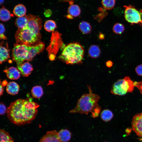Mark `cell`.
<instances>
[{
  "instance_id": "83f0119b",
  "label": "cell",
  "mask_w": 142,
  "mask_h": 142,
  "mask_svg": "<svg viewBox=\"0 0 142 142\" xmlns=\"http://www.w3.org/2000/svg\"><path fill=\"white\" fill-rule=\"evenodd\" d=\"M124 30L125 27L124 25L119 23H115L113 28V32L116 34H121L124 32Z\"/></svg>"
},
{
  "instance_id": "b9f144b4",
  "label": "cell",
  "mask_w": 142,
  "mask_h": 142,
  "mask_svg": "<svg viewBox=\"0 0 142 142\" xmlns=\"http://www.w3.org/2000/svg\"><path fill=\"white\" fill-rule=\"evenodd\" d=\"M0 4L1 5L3 3L4 0H0Z\"/></svg>"
},
{
  "instance_id": "30bf717a",
  "label": "cell",
  "mask_w": 142,
  "mask_h": 142,
  "mask_svg": "<svg viewBox=\"0 0 142 142\" xmlns=\"http://www.w3.org/2000/svg\"><path fill=\"white\" fill-rule=\"evenodd\" d=\"M131 124L133 130L142 139V113L137 114L133 116Z\"/></svg>"
},
{
  "instance_id": "f35d334b",
  "label": "cell",
  "mask_w": 142,
  "mask_h": 142,
  "mask_svg": "<svg viewBox=\"0 0 142 142\" xmlns=\"http://www.w3.org/2000/svg\"><path fill=\"white\" fill-rule=\"evenodd\" d=\"M2 84L3 86H5L8 84L7 81L6 80H4L3 81Z\"/></svg>"
},
{
  "instance_id": "5b68a950",
  "label": "cell",
  "mask_w": 142,
  "mask_h": 142,
  "mask_svg": "<svg viewBox=\"0 0 142 142\" xmlns=\"http://www.w3.org/2000/svg\"><path fill=\"white\" fill-rule=\"evenodd\" d=\"M135 87L134 82L128 77L120 79L113 85L111 90L114 94L120 96L125 95L127 93L132 92Z\"/></svg>"
},
{
  "instance_id": "7bdbcfd3",
  "label": "cell",
  "mask_w": 142,
  "mask_h": 142,
  "mask_svg": "<svg viewBox=\"0 0 142 142\" xmlns=\"http://www.w3.org/2000/svg\"><path fill=\"white\" fill-rule=\"evenodd\" d=\"M106 142V141H105V142Z\"/></svg>"
},
{
  "instance_id": "603a6c76",
  "label": "cell",
  "mask_w": 142,
  "mask_h": 142,
  "mask_svg": "<svg viewBox=\"0 0 142 142\" xmlns=\"http://www.w3.org/2000/svg\"><path fill=\"white\" fill-rule=\"evenodd\" d=\"M11 16L10 12L3 6L0 10V20L3 22L7 21L10 19Z\"/></svg>"
},
{
  "instance_id": "f546056e",
  "label": "cell",
  "mask_w": 142,
  "mask_h": 142,
  "mask_svg": "<svg viewBox=\"0 0 142 142\" xmlns=\"http://www.w3.org/2000/svg\"><path fill=\"white\" fill-rule=\"evenodd\" d=\"M0 39H3L4 40L7 39V38L4 34L5 31V28L3 24L1 23H0Z\"/></svg>"
},
{
  "instance_id": "cb8c5ba5",
  "label": "cell",
  "mask_w": 142,
  "mask_h": 142,
  "mask_svg": "<svg viewBox=\"0 0 142 142\" xmlns=\"http://www.w3.org/2000/svg\"><path fill=\"white\" fill-rule=\"evenodd\" d=\"M113 117L112 112L108 109L103 110L100 114V117L104 121L108 122L110 121Z\"/></svg>"
},
{
  "instance_id": "8fae6325",
  "label": "cell",
  "mask_w": 142,
  "mask_h": 142,
  "mask_svg": "<svg viewBox=\"0 0 142 142\" xmlns=\"http://www.w3.org/2000/svg\"><path fill=\"white\" fill-rule=\"evenodd\" d=\"M45 46L44 43L42 42H40L33 45H28L29 54L26 60L32 61L34 57L43 50Z\"/></svg>"
},
{
  "instance_id": "44dd1931",
  "label": "cell",
  "mask_w": 142,
  "mask_h": 142,
  "mask_svg": "<svg viewBox=\"0 0 142 142\" xmlns=\"http://www.w3.org/2000/svg\"><path fill=\"white\" fill-rule=\"evenodd\" d=\"M28 21L25 17H18L15 21V24L18 29H23L28 27Z\"/></svg>"
},
{
  "instance_id": "9a60e30c",
  "label": "cell",
  "mask_w": 142,
  "mask_h": 142,
  "mask_svg": "<svg viewBox=\"0 0 142 142\" xmlns=\"http://www.w3.org/2000/svg\"><path fill=\"white\" fill-rule=\"evenodd\" d=\"M58 135L61 142H68L71 139V133L68 129H62L58 132Z\"/></svg>"
},
{
  "instance_id": "60d3db41",
  "label": "cell",
  "mask_w": 142,
  "mask_h": 142,
  "mask_svg": "<svg viewBox=\"0 0 142 142\" xmlns=\"http://www.w3.org/2000/svg\"><path fill=\"white\" fill-rule=\"evenodd\" d=\"M99 38L100 39H103L104 38V36L103 34L100 33L99 35Z\"/></svg>"
},
{
  "instance_id": "e575fe53",
  "label": "cell",
  "mask_w": 142,
  "mask_h": 142,
  "mask_svg": "<svg viewBox=\"0 0 142 142\" xmlns=\"http://www.w3.org/2000/svg\"><path fill=\"white\" fill-rule=\"evenodd\" d=\"M52 14V12L51 10L49 9H46L44 12V16L47 17H50Z\"/></svg>"
},
{
  "instance_id": "ab89813d",
  "label": "cell",
  "mask_w": 142,
  "mask_h": 142,
  "mask_svg": "<svg viewBox=\"0 0 142 142\" xmlns=\"http://www.w3.org/2000/svg\"><path fill=\"white\" fill-rule=\"evenodd\" d=\"M65 17L67 18L70 19H72L73 18V17L69 14L66 15Z\"/></svg>"
},
{
  "instance_id": "2e32d148",
  "label": "cell",
  "mask_w": 142,
  "mask_h": 142,
  "mask_svg": "<svg viewBox=\"0 0 142 142\" xmlns=\"http://www.w3.org/2000/svg\"><path fill=\"white\" fill-rule=\"evenodd\" d=\"M19 89V85L16 82L13 81L9 82L7 85L6 91L10 95H14L18 93Z\"/></svg>"
},
{
  "instance_id": "836d02e7",
  "label": "cell",
  "mask_w": 142,
  "mask_h": 142,
  "mask_svg": "<svg viewBox=\"0 0 142 142\" xmlns=\"http://www.w3.org/2000/svg\"><path fill=\"white\" fill-rule=\"evenodd\" d=\"M135 70L138 75L142 76V64L137 66L135 68Z\"/></svg>"
},
{
  "instance_id": "9c48e42d",
  "label": "cell",
  "mask_w": 142,
  "mask_h": 142,
  "mask_svg": "<svg viewBox=\"0 0 142 142\" xmlns=\"http://www.w3.org/2000/svg\"><path fill=\"white\" fill-rule=\"evenodd\" d=\"M28 21V27L36 33L40 34V31L42 27V21L37 16L31 14L26 15Z\"/></svg>"
},
{
  "instance_id": "3957f363",
  "label": "cell",
  "mask_w": 142,
  "mask_h": 142,
  "mask_svg": "<svg viewBox=\"0 0 142 142\" xmlns=\"http://www.w3.org/2000/svg\"><path fill=\"white\" fill-rule=\"evenodd\" d=\"M89 93L83 94L78 101L75 107L69 111L72 113H79L87 115L97 105L100 99L98 95L92 93L90 86L88 85Z\"/></svg>"
},
{
  "instance_id": "ba28073f",
  "label": "cell",
  "mask_w": 142,
  "mask_h": 142,
  "mask_svg": "<svg viewBox=\"0 0 142 142\" xmlns=\"http://www.w3.org/2000/svg\"><path fill=\"white\" fill-rule=\"evenodd\" d=\"M60 36L61 34L57 31L52 32L50 44L46 48L49 55L52 54L55 55L59 47L62 45Z\"/></svg>"
},
{
  "instance_id": "7402d4cb",
  "label": "cell",
  "mask_w": 142,
  "mask_h": 142,
  "mask_svg": "<svg viewBox=\"0 0 142 142\" xmlns=\"http://www.w3.org/2000/svg\"><path fill=\"white\" fill-rule=\"evenodd\" d=\"M68 14L73 17H77L79 16L81 13L79 7L77 4L71 5L68 10Z\"/></svg>"
},
{
  "instance_id": "d6a6232c",
  "label": "cell",
  "mask_w": 142,
  "mask_h": 142,
  "mask_svg": "<svg viewBox=\"0 0 142 142\" xmlns=\"http://www.w3.org/2000/svg\"><path fill=\"white\" fill-rule=\"evenodd\" d=\"M96 16L95 18L101 20L107 15V13L105 11V10Z\"/></svg>"
},
{
  "instance_id": "277c9868",
  "label": "cell",
  "mask_w": 142,
  "mask_h": 142,
  "mask_svg": "<svg viewBox=\"0 0 142 142\" xmlns=\"http://www.w3.org/2000/svg\"><path fill=\"white\" fill-rule=\"evenodd\" d=\"M17 44L32 46L40 42V34L36 33L28 27L23 29H18L15 35Z\"/></svg>"
},
{
  "instance_id": "f1b7e54d",
  "label": "cell",
  "mask_w": 142,
  "mask_h": 142,
  "mask_svg": "<svg viewBox=\"0 0 142 142\" xmlns=\"http://www.w3.org/2000/svg\"><path fill=\"white\" fill-rule=\"evenodd\" d=\"M101 109V106L97 104L91 112L92 117L94 118L98 117L100 112Z\"/></svg>"
},
{
  "instance_id": "1f68e13d",
  "label": "cell",
  "mask_w": 142,
  "mask_h": 142,
  "mask_svg": "<svg viewBox=\"0 0 142 142\" xmlns=\"http://www.w3.org/2000/svg\"><path fill=\"white\" fill-rule=\"evenodd\" d=\"M134 84L135 87L138 89L142 95V81L139 82H134Z\"/></svg>"
},
{
  "instance_id": "7c38bea8",
  "label": "cell",
  "mask_w": 142,
  "mask_h": 142,
  "mask_svg": "<svg viewBox=\"0 0 142 142\" xmlns=\"http://www.w3.org/2000/svg\"><path fill=\"white\" fill-rule=\"evenodd\" d=\"M58 133L55 130L48 131L39 142H61L58 137Z\"/></svg>"
},
{
  "instance_id": "52a82bcc",
  "label": "cell",
  "mask_w": 142,
  "mask_h": 142,
  "mask_svg": "<svg viewBox=\"0 0 142 142\" xmlns=\"http://www.w3.org/2000/svg\"><path fill=\"white\" fill-rule=\"evenodd\" d=\"M29 54L28 45L15 44L12 50V59L17 63L20 64L27 60Z\"/></svg>"
},
{
  "instance_id": "4316f807",
  "label": "cell",
  "mask_w": 142,
  "mask_h": 142,
  "mask_svg": "<svg viewBox=\"0 0 142 142\" xmlns=\"http://www.w3.org/2000/svg\"><path fill=\"white\" fill-rule=\"evenodd\" d=\"M115 3V0H102V4L105 9L110 10L114 7Z\"/></svg>"
},
{
  "instance_id": "8992f818",
  "label": "cell",
  "mask_w": 142,
  "mask_h": 142,
  "mask_svg": "<svg viewBox=\"0 0 142 142\" xmlns=\"http://www.w3.org/2000/svg\"><path fill=\"white\" fill-rule=\"evenodd\" d=\"M124 17L126 21L131 24H142V9L138 10L131 5L124 6Z\"/></svg>"
},
{
  "instance_id": "8d00e7d4",
  "label": "cell",
  "mask_w": 142,
  "mask_h": 142,
  "mask_svg": "<svg viewBox=\"0 0 142 142\" xmlns=\"http://www.w3.org/2000/svg\"><path fill=\"white\" fill-rule=\"evenodd\" d=\"M113 64V63L111 61H108L106 63V66L109 67H111Z\"/></svg>"
},
{
  "instance_id": "4fadbf2b",
  "label": "cell",
  "mask_w": 142,
  "mask_h": 142,
  "mask_svg": "<svg viewBox=\"0 0 142 142\" xmlns=\"http://www.w3.org/2000/svg\"><path fill=\"white\" fill-rule=\"evenodd\" d=\"M17 66L22 75L24 77L30 75L33 69L32 65L28 62L23 63Z\"/></svg>"
},
{
  "instance_id": "ac0fdd59",
  "label": "cell",
  "mask_w": 142,
  "mask_h": 142,
  "mask_svg": "<svg viewBox=\"0 0 142 142\" xmlns=\"http://www.w3.org/2000/svg\"><path fill=\"white\" fill-rule=\"evenodd\" d=\"M101 50L99 47L97 45H93L89 48L88 53L89 56L93 58H97L100 56Z\"/></svg>"
},
{
  "instance_id": "d590c367",
  "label": "cell",
  "mask_w": 142,
  "mask_h": 142,
  "mask_svg": "<svg viewBox=\"0 0 142 142\" xmlns=\"http://www.w3.org/2000/svg\"><path fill=\"white\" fill-rule=\"evenodd\" d=\"M0 142H14L13 138L12 137L10 139L7 140L1 141Z\"/></svg>"
},
{
  "instance_id": "5bb4252c",
  "label": "cell",
  "mask_w": 142,
  "mask_h": 142,
  "mask_svg": "<svg viewBox=\"0 0 142 142\" xmlns=\"http://www.w3.org/2000/svg\"><path fill=\"white\" fill-rule=\"evenodd\" d=\"M4 70L6 73L7 78L10 79L16 80L20 77L21 73L15 67H11Z\"/></svg>"
},
{
  "instance_id": "74e56055",
  "label": "cell",
  "mask_w": 142,
  "mask_h": 142,
  "mask_svg": "<svg viewBox=\"0 0 142 142\" xmlns=\"http://www.w3.org/2000/svg\"><path fill=\"white\" fill-rule=\"evenodd\" d=\"M1 82L0 83V95H3L4 92V89L3 87V86L2 84L1 83Z\"/></svg>"
},
{
  "instance_id": "484cf974",
  "label": "cell",
  "mask_w": 142,
  "mask_h": 142,
  "mask_svg": "<svg viewBox=\"0 0 142 142\" xmlns=\"http://www.w3.org/2000/svg\"><path fill=\"white\" fill-rule=\"evenodd\" d=\"M45 30L48 32H53L57 28L56 24L55 22L51 20L46 21L44 25Z\"/></svg>"
},
{
  "instance_id": "6da1fadb",
  "label": "cell",
  "mask_w": 142,
  "mask_h": 142,
  "mask_svg": "<svg viewBox=\"0 0 142 142\" xmlns=\"http://www.w3.org/2000/svg\"><path fill=\"white\" fill-rule=\"evenodd\" d=\"M39 105L32 101L31 98L18 99L12 103L7 109V117L17 125L29 124L35 119Z\"/></svg>"
},
{
  "instance_id": "d4e9b609",
  "label": "cell",
  "mask_w": 142,
  "mask_h": 142,
  "mask_svg": "<svg viewBox=\"0 0 142 142\" xmlns=\"http://www.w3.org/2000/svg\"><path fill=\"white\" fill-rule=\"evenodd\" d=\"M31 93L33 97L37 98H40L43 94L42 88L40 86H35L32 89Z\"/></svg>"
},
{
  "instance_id": "ffe728a7",
  "label": "cell",
  "mask_w": 142,
  "mask_h": 142,
  "mask_svg": "<svg viewBox=\"0 0 142 142\" xmlns=\"http://www.w3.org/2000/svg\"><path fill=\"white\" fill-rule=\"evenodd\" d=\"M79 28L80 31L83 34L90 33L92 29L90 23L85 21H82L80 23Z\"/></svg>"
},
{
  "instance_id": "7a4b0ae2",
  "label": "cell",
  "mask_w": 142,
  "mask_h": 142,
  "mask_svg": "<svg viewBox=\"0 0 142 142\" xmlns=\"http://www.w3.org/2000/svg\"><path fill=\"white\" fill-rule=\"evenodd\" d=\"M84 53L83 46L79 43H70L64 48L58 58L67 64H80L82 63Z\"/></svg>"
},
{
  "instance_id": "4dcf8cb0",
  "label": "cell",
  "mask_w": 142,
  "mask_h": 142,
  "mask_svg": "<svg viewBox=\"0 0 142 142\" xmlns=\"http://www.w3.org/2000/svg\"><path fill=\"white\" fill-rule=\"evenodd\" d=\"M0 114L3 115L7 112V109L5 105L2 102H1L0 103Z\"/></svg>"
},
{
  "instance_id": "d6986e66",
  "label": "cell",
  "mask_w": 142,
  "mask_h": 142,
  "mask_svg": "<svg viewBox=\"0 0 142 142\" xmlns=\"http://www.w3.org/2000/svg\"><path fill=\"white\" fill-rule=\"evenodd\" d=\"M10 58L9 50L2 45L1 42L0 48V62L1 64L3 62L7 60Z\"/></svg>"
},
{
  "instance_id": "e0dca14e",
  "label": "cell",
  "mask_w": 142,
  "mask_h": 142,
  "mask_svg": "<svg viewBox=\"0 0 142 142\" xmlns=\"http://www.w3.org/2000/svg\"><path fill=\"white\" fill-rule=\"evenodd\" d=\"M13 12L16 16L21 17L25 15L26 12V9L23 4H19L16 5L14 7Z\"/></svg>"
}]
</instances>
